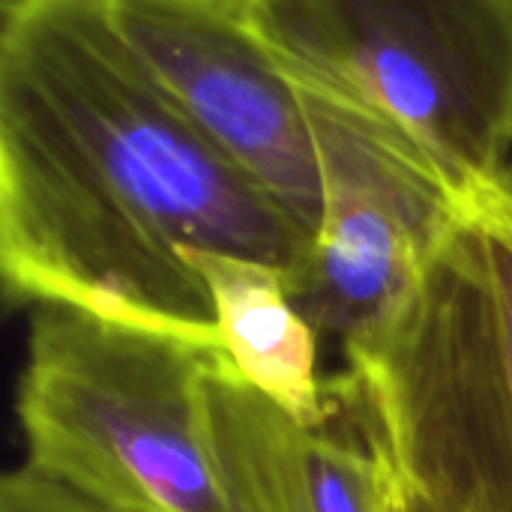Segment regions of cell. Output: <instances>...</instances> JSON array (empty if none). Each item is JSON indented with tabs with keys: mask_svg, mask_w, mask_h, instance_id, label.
Here are the masks:
<instances>
[{
	"mask_svg": "<svg viewBox=\"0 0 512 512\" xmlns=\"http://www.w3.org/2000/svg\"><path fill=\"white\" fill-rule=\"evenodd\" d=\"M291 87L471 198L512 180V0H243Z\"/></svg>",
	"mask_w": 512,
	"mask_h": 512,
	"instance_id": "3",
	"label": "cell"
},
{
	"mask_svg": "<svg viewBox=\"0 0 512 512\" xmlns=\"http://www.w3.org/2000/svg\"><path fill=\"white\" fill-rule=\"evenodd\" d=\"M315 240L159 87L111 0L0 6V273L9 306H60L219 345L186 252L300 285Z\"/></svg>",
	"mask_w": 512,
	"mask_h": 512,
	"instance_id": "1",
	"label": "cell"
},
{
	"mask_svg": "<svg viewBox=\"0 0 512 512\" xmlns=\"http://www.w3.org/2000/svg\"><path fill=\"white\" fill-rule=\"evenodd\" d=\"M333 378L435 512H512V180L462 204L402 303Z\"/></svg>",
	"mask_w": 512,
	"mask_h": 512,
	"instance_id": "2",
	"label": "cell"
},
{
	"mask_svg": "<svg viewBox=\"0 0 512 512\" xmlns=\"http://www.w3.org/2000/svg\"><path fill=\"white\" fill-rule=\"evenodd\" d=\"M0 512H123L81 495L51 474L21 462L0 483Z\"/></svg>",
	"mask_w": 512,
	"mask_h": 512,
	"instance_id": "9",
	"label": "cell"
},
{
	"mask_svg": "<svg viewBox=\"0 0 512 512\" xmlns=\"http://www.w3.org/2000/svg\"><path fill=\"white\" fill-rule=\"evenodd\" d=\"M213 348L33 309L15 399L24 462L114 510L234 512L204 387Z\"/></svg>",
	"mask_w": 512,
	"mask_h": 512,
	"instance_id": "4",
	"label": "cell"
},
{
	"mask_svg": "<svg viewBox=\"0 0 512 512\" xmlns=\"http://www.w3.org/2000/svg\"><path fill=\"white\" fill-rule=\"evenodd\" d=\"M120 33L195 129L312 240L321 162L300 93L246 21L243 0H111Z\"/></svg>",
	"mask_w": 512,
	"mask_h": 512,
	"instance_id": "5",
	"label": "cell"
},
{
	"mask_svg": "<svg viewBox=\"0 0 512 512\" xmlns=\"http://www.w3.org/2000/svg\"><path fill=\"white\" fill-rule=\"evenodd\" d=\"M201 270L219 345L240 375L309 429L342 411L333 378L318 366V330L297 309L282 270L234 255L186 252Z\"/></svg>",
	"mask_w": 512,
	"mask_h": 512,
	"instance_id": "8",
	"label": "cell"
},
{
	"mask_svg": "<svg viewBox=\"0 0 512 512\" xmlns=\"http://www.w3.org/2000/svg\"><path fill=\"white\" fill-rule=\"evenodd\" d=\"M204 387L234 512H387L390 465L366 438L297 423L240 375L222 345Z\"/></svg>",
	"mask_w": 512,
	"mask_h": 512,
	"instance_id": "7",
	"label": "cell"
},
{
	"mask_svg": "<svg viewBox=\"0 0 512 512\" xmlns=\"http://www.w3.org/2000/svg\"><path fill=\"white\" fill-rule=\"evenodd\" d=\"M303 105L321 162V222L291 297L318 336L345 348L414 288L462 201L405 147L309 99Z\"/></svg>",
	"mask_w": 512,
	"mask_h": 512,
	"instance_id": "6",
	"label": "cell"
},
{
	"mask_svg": "<svg viewBox=\"0 0 512 512\" xmlns=\"http://www.w3.org/2000/svg\"><path fill=\"white\" fill-rule=\"evenodd\" d=\"M387 512H435L408 483L390 468V498H387Z\"/></svg>",
	"mask_w": 512,
	"mask_h": 512,
	"instance_id": "10",
	"label": "cell"
}]
</instances>
